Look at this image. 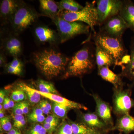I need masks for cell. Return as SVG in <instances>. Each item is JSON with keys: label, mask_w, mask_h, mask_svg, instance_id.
I'll use <instances>...</instances> for the list:
<instances>
[{"label": "cell", "mask_w": 134, "mask_h": 134, "mask_svg": "<svg viewBox=\"0 0 134 134\" xmlns=\"http://www.w3.org/2000/svg\"><path fill=\"white\" fill-rule=\"evenodd\" d=\"M33 59L36 67L46 78L52 79L65 71L70 59L52 49L34 53Z\"/></svg>", "instance_id": "cell-1"}, {"label": "cell", "mask_w": 134, "mask_h": 134, "mask_svg": "<svg viewBox=\"0 0 134 134\" xmlns=\"http://www.w3.org/2000/svg\"><path fill=\"white\" fill-rule=\"evenodd\" d=\"M94 64L91 53L87 47H83L72 56L68 63L65 77L79 76L87 74L93 69Z\"/></svg>", "instance_id": "cell-2"}, {"label": "cell", "mask_w": 134, "mask_h": 134, "mask_svg": "<svg viewBox=\"0 0 134 134\" xmlns=\"http://www.w3.org/2000/svg\"><path fill=\"white\" fill-rule=\"evenodd\" d=\"M94 40L96 46H98L112 57L115 65H122L123 60L127 55L121 38L114 37L100 33L96 36Z\"/></svg>", "instance_id": "cell-3"}, {"label": "cell", "mask_w": 134, "mask_h": 134, "mask_svg": "<svg viewBox=\"0 0 134 134\" xmlns=\"http://www.w3.org/2000/svg\"><path fill=\"white\" fill-rule=\"evenodd\" d=\"M40 16L34 9L23 2L10 23L13 32L16 34L23 32L34 24Z\"/></svg>", "instance_id": "cell-4"}, {"label": "cell", "mask_w": 134, "mask_h": 134, "mask_svg": "<svg viewBox=\"0 0 134 134\" xmlns=\"http://www.w3.org/2000/svg\"><path fill=\"white\" fill-rule=\"evenodd\" d=\"M59 15L67 21L85 23L89 25L94 32V26L98 24L97 8L94 4L86 2L85 7L80 11L72 12L64 10L60 12Z\"/></svg>", "instance_id": "cell-5"}, {"label": "cell", "mask_w": 134, "mask_h": 134, "mask_svg": "<svg viewBox=\"0 0 134 134\" xmlns=\"http://www.w3.org/2000/svg\"><path fill=\"white\" fill-rule=\"evenodd\" d=\"M52 21L57 27L60 43H64L77 35L89 32L90 26L82 22L67 21L59 15Z\"/></svg>", "instance_id": "cell-6"}, {"label": "cell", "mask_w": 134, "mask_h": 134, "mask_svg": "<svg viewBox=\"0 0 134 134\" xmlns=\"http://www.w3.org/2000/svg\"><path fill=\"white\" fill-rule=\"evenodd\" d=\"M123 1L119 0L97 1L98 24H102L111 17L119 15Z\"/></svg>", "instance_id": "cell-7"}, {"label": "cell", "mask_w": 134, "mask_h": 134, "mask_svg": "<svg viewBox=\"0 0 134 134\" xmlns=\"http://www.w3.org/2000/svg\"><path fill=\"white\" fill-rule=\"evenodd\" d=\"M113 101L114 112L120 115L129 114L131 108L134 107V101L130 97L129 90L115 89Z\"/></svg>", "instance_id": "cell-8"}, {"label": "cell", "mask_w": 134, "mask_h": 134, "mask_svg": "<svg viewBox=\"0 0 134 134\" xmlns=\"http://www.w3.org/2000/svg\"><path fill=\"white\" fill-rule=\"evenodd\" d=\"M102 28L103 33L114 37L121 38L128 25L119 15L110 18L104 22Z\"/></svg>", "instance_id": "cell-9"}, {"label": "cell", "mask_w": 134, "mask_h": 134, "mask_svg": "<svg viewBox=\"0 0 134 134\" xmlns=\"http://www.w3.org/2000/svg\"><path fill=\"white\" fill-rule=\"evenodd\" d=\"M2 40L1 49L5 54L13 58H19L23 52L21 41L17 34H13L4 37Z\"/></svg>", "instance_id": "cell-10"}, {"label": "cell", "mask_w": 134, "mask_h": 134, "mask_svg": "<svg viewBox=\"0 0 134 134\" xmlns=\"http://www.w3.org/2000/svg\"><path fill=\"white\" fill-rule=\"evenodd\" d=\"M34 36L39 43L55 45L60 43L59 36L56 31L45 25H37L34 30Z\"/></svg>", "instance_id": "cell-11"}, {"label": "cell", "mask_w": 134, "mask_h": 134, "mask_svg": "<svg viewBox=\"0 0 134 134\" xmlns=\"http://www.w3.org/2000/svg\"><path fill=\"white\" fill-rule=\"evenodd\" d=\"M23 2L16 0L1 1L0 16L2 24L10 23L13 16Z\"/></svg>", "instance_id": "cell-12"}, {"label": "cell", "mask_w": 134, "mask_h": 134, "mask_svg": "<svg viewBox=\"0 0 134 134\" xmlns=\"http://www.w3.org/2000/svg\"><path fill=\"white\" fill-rule=\"evenodd\" d=\"M93 97L96 104V113L111 130L113 123L111 114V109L109 104L102 100L97 95H94Z\"/></svg>", "instance_id": "cell-13"}, {"label": "cell", "mask_w": 134, "mask_h": 134, "mask_svg": "<svg viewBox=\"0 0 134 134\" xmlns=\"http://www.w3.org/2000/svg\"><path fill=\"white\" fill-rule=\"evenodd\" d=\"M83 119L85 125L94 130L107 132L111 129L103 122L96 113H88L83 114Z\"/></svg>", "instance_id": "cell-14"}, {"label": "cell", "mask_w": 134, "mask_h": 134, "mask_svg": "<svg viewBox=\"0 0 134 134\" xmlns=\"http://www.w3.org/2000/svg\"><path fill=\"white\" fill-rule=\"evenodd\" d=\"M41 16L48 17L52 20L55 19L60 13L58 2L52 0L39 1Z\"/></svg>", "instance_id": "cell-15"}, {"label": "cell", "mask_w": 134, "mask_h": 134, "mask_svg": "<svg viewBox=\"0 0 134 134\" xmlns=\"http://www.w3.org/2000/svg\"><path fill=\"white\" fill-rule=\"evenodd\" d=\"M119 15L134 33V3L131 1H123Z\"/></svg>", "instance_id": "cell-16"}, {"label": "cell", "mask_w": 134, "mask_h": 134, "mask_svg": "<svg viewBox=\"0 0 134 134\" xmlns=\"http://www.w3.org/2000/svg\"><path fill=\"white\" fill-rule=\"evenodd\" d=\"M34 90L36 92L39 93L41 96H43L44 97L50 100H52L53 102L60 103V104L65 105L70 108L87 110V108L84 106L82 105L79 103L69 100L65 98L59 96L57 94L44 93V92H41L34 89Z\"/></svg>", "instance_id": "cell-17"}, {"label": "cell", "mask_w": 134, "mask_h": 134, "mask_svg": "<svg viewBox=\"0 0 134 134\" xmlns=\"http://www.w3.org/2000/svg\"><path fill=\"white\" fill-rule=\"evenodd\" d=\"M118 130L125 134H129L134 131V117L129 114H124L117 121L111 130Z\"/></svg>", "instance_id": "cell-18"}, {"label": "cell", "mask_w": 134, "mask_h": 134, "mask_svg": "<svg viewBox=\"0 0 134 134\" xmlns=\"http://www.w3.org/2000/svg\"><path fill=\"white\" fill-rule=\"evenodd\" d=\"M130 54L127 55L122 65L123 74L134 82V39L131 42Z\"/></svg>", "instance_id": "cell-19"}, {"label": "cell", "mask_w": 134, "mask_h": 134, "mask_svg": "<svg viewBox=\"0 0 134 134\" xmlns=\"http://www.w3.org/2000/svg\"><path fill=\"white\" fill-rule=\"evenodd\" d=\"M98 69V74L100 77L112 84L115 89H119L122 85V82L120 76L114 73L108 67H103Z\"/></svg>", "instance_id": "cell-20"}, {"label": "cell", "mask_w": 134, "mask_h": 134, "mask_svg": "<svg viewBox=\"0 0 134 134\" xmlns=\"http://www.w3.org/2000/svg\"><path fill=\"white\" fill-rule=\"evenodd\" d=\"M96 60L98 69L115 64L112 57L97 46H96Z\"/></svg>", "instance_id": "cell-21"}, {"label": "cell", "mask_w": 134, "mask_h": 134, "mask_svg": "<svg viewBox=\"0 0 134 134\" xmlns=\"http://www.w3.org/2000/svg\"><path fill=\"white\" fill-rule=\"evenodd\" d=\"M60 12L62 11L75 12L80 11L83 8L82 6L73 0H62L58 2Z\"/></svg>", "instance_id": "cell-22"}, {"label": "cell", "mask_w": 134, "mask_h": 134, "mask_svg": "<svg viewBox=\"0 0 134 134\" xmlns=\"http://www.w3.org/2000/svg\"><path fill=\"white\" fill-rule=\"evenodd\" d=\"M5 66L7 72L9 74L20 75L23 72V65L19 58H14L11 62L6 64Z\"/></svg>", "instance_id": "cell-23"}, {"label": "cell", "mask_w": 134, "mask_h": 134, "mask_svg": "<svg viewBox=\"0 0 134 134\" xmlns=\"http://www.w3.org/2000/svg\"><path fill=\"white\" fill-rule=\"evenodd\" d=\"M39 91L44 93H53L58 95V92L54 85L50 82L40 79L37 82Z\"/></svg>", "instance_id": "cell-24"}, {"label": "cell", "mask_w": 134, "mask_h": 134, "mask_svg": "<svg viewBox=\"0 0 134 134\" xmlns=\"http://www.w3.org/2000/svg\"><path fill=\"white\" fill-rule=\"evenodd\" d=\"M52 106L53 112L55 115L60 118L65 117L67 115L68 111L71 109L65 105L54 102Z\"/></svg>", "instance_id": "cell-25"}, {"label": "cell", "mask_w": 134, "mask_h": 134, "mask_svg": "<svg viewBox=\"0 0 134 134\" xmlns=\"http://www.w3.org/2000/svg\"><path fill=\"white\" fill-rule=\"evenodd\" d=\"M23 89L26 92V95L30 103L35 104L38 103L40 101L41 96L35 91L33 88L26 85H24Z\"/></svg>", "instance_id": "cell-26"}, {"label": "cell", "mask_w": 134, "mask_h": 134, "mask_svg": "<svg viewBox=\"0 0 134 134\" xmlns=\"http://www.w3.org/2000/svg\"><path fill=\"white\" fill-rule=\"evenodd\" d=\"M70 124L73 134H86L94 130L82 123L72 122Z\"/></svg>", "instance_id": "cell-27"}, {"label": "cell", "mask_w": 134, "mask_h": 134, "mask_svg": "<svg viewBox=\"0 0 134 134\" xmlns=\"http://www.w3.org/2000/svg\"><path fill=\"white\" fill-rule=\"evenodd\" d=\"M56 134H73L70 123L67 122H63L60 126Z\"/></svg>", "instance_id": "cell-28"}, {"label": "cell", "mask_w": 134, "mask_h": 134, "mask_svg": "<svg viewBox=\"0 0 134 134\" xmlns=\"http://www.w3.org/2000/svg\"><path fill=\"white\" fill-rule=\"evenodd\" d=\"M1 127L3 130L9 132L12 129V124L8 117H4L1 119Z\"/></svg>", "instance_id": "cell-29"}, {"label": "cell", "mask_w": 134, "mask_h": 134, "mask_svg": "<svg viewBox=\"0 0 134 134\" xmlns=\"http://www.w3.org/2000/svg\"><path fill=\"white\" fill-rule=\"evenodd\" d=\"M47 132L43 126L36 125L27 132L26 134H46Z\"/></svg>", "instance_id": "cell-30"}, {"label": "cell", "mask_w": 134, "mask_h": 134, "mask_svg": "<svg viewBox=\"0 0 134 134\" xmlns=\"http://www.w3.org/2000/svg\"><path fill=\"white\" fill-rule=\"evenodd\" d=\"M58 124H48L44 123L43 126L46 129L47 133L49 134H52L56 130V128Z\"/></svg>", "instance_id": "cell-31"}, {"label": "cell", "mask_w": 134, "mask_h": 134, "mask_svg": "<svg viewBox=\"0 0 134 134\" xmlns=\"http://www.w3.org/2000/svg\"><path fill=\"white\" fill-rule=\"evenodd\" d=\"M59 121V120L58 116L56 115H48L46 118L44 123L48 124H58Z\"/></svg>", "instance_id": "cell-32"}, {"label": "cell", "mask_w": 134, "mask_h": 134, "mask_svg": "<svg viewBox=\"0 0 134 134\" xmlns=\"http://www.w3.org/2000/svg\"><path fill=\"white\" fill-rule=\"evenodd\" d=\"M13 111L15 115H23L24 114L21 103H18L15 104L14 107L13 108Z\"/></svg>", "instance_id": "cell-33"}, {"label": "cell", "mask_w": 134, "mask_h": 134, "mask_svg": "<svg viewBox=\"0 0 134 134\" xmlns=\"http://www.w3.org/2000/svg\"><path fill=\"white\" fill-rule=\"evenodd\" d=\"M43 114V111L40 108H36L34 109L32 112L28 115V117L30 119L31 118L38 117V116H40Z\"/></svg>", "instance_id": "cell-34"}, {"label": "cell", "mask_w": 134, "mask_h": 134, "mask_svg": "<svg viewBox=\"0 0 134 134\" xmlns=\"http://www.w3.org/2000/svg\"><path fill=\"white\" fill-rule=\"evenodd\" d=\"M14 127L19 122H21L25 119L24 116L23 115H15L14 116Z\"/></svg>", "instance_id": "cell-35"}, {"label": "cell", "mask_w": 134, "mask_h": 134, "mask_svg": "<svg viewBox=\"0 0 134 134\" xmlns=\"http://www.w3.org/2000/svg\"><path fill=\"white\" fill-rule=\"evenodd\" d=\"M21 106L22 110L23 111L24 114H27L29 112V103L25 101L21 102Z\"/></svg>", "instance_id": "cell-36"}, {"label": "cell", "mask_w": 134, "mask_h": 134, "mask_svg": "<svg viewBox=\"0 0 134 134\" xmlns=\"http://www.w3.org/2000/svg\"><path fill=\"white\" fill-rule=\"evenodd\" d=\"M45 119V117L43 114V115L38 116V117L31 118V119H30V120L34 122H42L43 121H44Z\"/></svg>", "instance_id": "cell-37"}, {"label": "cell", "mask_w": 134, "mask_h": 134, "mask_svg": "<svg viewBox=\"0 0 134 134\" xmlns=\"http://www.w3.org/2000/svg\"><path fill=\"white\" fill-rule=\"evenodd\" d=\"M6 62H7V57L6 54L3 52H1L0 54V65L1 66L6 65Z\"/></svg>", "instance_id": "cell-38"}, {"label": "cell", "mask_w": 134, "mask_h": 134, "mask_svg": "<svg viewBox=\"0 0 134 134\" xmlns=\"http://www.w3.org/2000/svg\"><path fill=\"white\" fill-rule=\"evenodd\" d=\"M39 105L40 108L42 110L43 114H48L50 113V111L48 110V108H47L46 107L45 105L42 100L40 103Z\"/></svg>", "instance_id": "cell-39"}, {"label": "cell", "mask_w": 134, "mask_h": 134, "mask_svg": "<svg viewBox=\"0 0 134 134\" xmlns=\"http://www.w3.org/2000/svg\"><path fill=\"white\" fill-rule=\"evenodd\" d=\"M11 98L12 100L15 102H19L20 101L17 90L15 91L12 92Z\"/></svg>", "instance_id": "cell-40"}, {"label": "cell", "mask_w": 134, "mask_h": 134, "mask_svg": "<svg viewBox=\"0 0 134 134\" xmlns=\"http://www.w3.org/2000/svg\"><path fill=\"white\" fill-rule=\"evenodd\" d=\"M5 93L4 91L1 90L0 91V103L2 104L5 99Z\"/></svg>", "instance_id": "cell-41"}, {"label": "cell", "mask_w": 134, "mask_h": 134, "mask_svg": "<svg viewBox=\"0 0 134 134\" xmlns=\"http://www.w3.org/2000/svg\"><path fill=\"white\" fill-rule=\"evenodd\" d=\"M26 123V121L25 120H24L21 122H19V123L17 125L15 126L14 127L15 128L18 129H21L25 125Z\"/></svg>", "instance_id": "cell-42"}, {"label": "cell", "mask_w": 134, "mask_h": 134, "mask_svg": "<svg viewBox=\"0 0 134 134\" xmlns=\"http://www.w3.org/2000/svg\"><path fill=\"white\" fill-rule=\"evenodd\" d=\"M18 92V95H19V100L20 101L24 100L25 98V95L24 91L23 90H17Z\"/></svg>", "instance_id": "cell-43"}, {"label": "cell", "mask_w": 134, "mask_h": 134, "mask_svg": "<svg viewBox=\"0 0 134 134\" xmlns=\"http://www.w3.org/2000/svg\"><path fill=\"white\" fill-rule=\"evenodd\" d=\"M16 128H12L11 130L8 132V134H22Z\"/></svg>", "instance_id": "cell-44"}, {"label": "cell", "mask_w": 134, "mask_h": 134, "mask_svg": "<svg viewBox=\"0 0 134 134\" xmlns=\"http://www.w3.org/2000/svg\"><path fill=\"white\" fill-rule=\"evenodd\" d=\"M5 99H6V100H7V101L8 104L9 106V108H14L15 105L14 101L10 99L9 98H6Z\"/></svg>", "instance_id": "cell-45"}, {"label": "cell", "mask_w": 134, "mask_h": 134, "mask_svg": "<svg viewBox=\"0 0 134 134\" xmlns=\"http://www.w3.org/2000/svg\"><path fill=\"white\" fill-rule=\"evenodd\" d=\"M106 132L104 131H100V130H94L86 134H104Z\"/></svg>", "instance_id": "cell-46"}, {"label": "cell", "mask_w": 134, "mask_h": 134, "mask_svg": "<svg viewBox=\"0 0 134 134\" xmlns=\"http://www.w3.org/2000/svg\"><path fill=\"white\" fill-rule=\"evenodd\" d=\"M42 101H43V103L46 107L47 108H48V110L50 111H51L52 110V106L50 104V103L47 100H43Z\"/></svg>", "instance_id": "cell-47"}, {"label": "cell", "mask_w": 134, "mask_h": 134, "mask_svg": "<svg viewBox=\"0 0 134 134\" xmlns=\"http://www.w3.org/2000/svg\"><path fill=\"white\" fill-rule=\"evenodd\" d=\"M3 108L4 109L6 110H8L10 108L7 101L6 99H5L3 103Z\"/></svg>", "instance_id": "cell-48"}, {"label": "cell", "mask_w": 134, "mask_h": 134, "mask_svg": "<svg viewBox=\"0 0 134 134\" xmlns=\"http://www.w3.org/2000/svg\"><path fill=\"white\" fill-rule=\"evenodd\" d=\"M4 117V112L3 110H0V118L2 119Z\"/></svg>", "instance_id": "cell-49"}, {"label": "cell", "mask_w": 134, "mask_h": 134, "mask_svg": "<svg viewBox=\"0 0 134 134\" xmlns=\"http://www.w3.org/2000/svg\"><path fill=\"white\" fill-rule=\"evenodd\" d=\"M3 108V106L2 104H0V110H2Z\"/></svg>", "instance_id": "cell-50"}, {"label": "cell", "mask_w": 134, "mask_h": 134, "mask_svg": "<svg viewBox=\"0 0 134 134\" xmlns=\"http://www.w3.org/2000/svg\"><path fill=\"white\" fill-rule=\"evenodd\" d=\"M1 134H2L1 133Z\"/></svg>", "instance_id": "cell-51"}]
</instances>
